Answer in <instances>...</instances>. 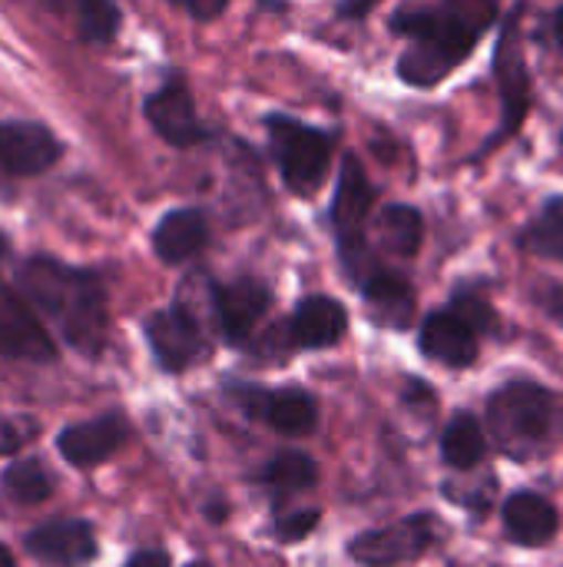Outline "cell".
I'll list each match as a JSON object with an SVG mask.
<instances>
[{"instance_id": "4", "label": "cell", "mask_w": 563, "mask_h": 567, "mask_svg": "<svg viewBox=\"0 0 563 567\" xmlns=\"http://www.w3.org/2000/svg\"><path fill=\"white\" fill-rule=\"evenodd\" d=\"M372 206H375V189H372L362 163L355 156H348L342 163L338 189L332 199V226L338 233V249H342L345 269L362 286L378 272V262L372 259V252L365 246V226H368Z\"/></svg>"}, {"instance_id": "9", "label": "cell", "mask_w": 563, "mask_h": 567, "mask_svg": "<svg viewBox=\"0 0 563 567\" xmlns=\"http://www.w3.org/2000/svg\"><path fill=\"white\" fill-rule=\"evenodd\" d=\"M27 551L53 567H80L96 558V538L93 528L80 518H56L27 535Z\"/></svg>"}, {"instance_id": "2", "label": "cell", "mask_w": 563, "mask_h": 567, "mask_svg": "<svg viewBox=\"0 0 563 567\" xmlns=\"http://www.w3.org/2000/svg\"><path fill=\"white\" fill-rule=\"evenodd\" d=\"M20 289L70 346L93 355L106 339V296L93 272L70 269L56 259H30L20 269Z\"/></svg>"}, {"instance_id": "35", "label": "cell", "mask_w": 563, "mask_h": 567, "mask_svg": "<svg viewBox=\"0 0 563 567\" xmlns=\"http://www.w3.org/2000/svg\"><path fill=\"white\" fill-rule=\"evenodd\" d=\"M186 567H209V565H202V561H192V565H186Z\"/></svg>"}, {"instance_id": "16", "label": "cell", "mask_w": 563, "mask_h": 567, "mask_svg": "<svg viewBox=\"0 0 563 567\" xmlns=\"http://www.w3.org/2000/svg\"><path fill=\"white\" fill-rule=\"evenodd\" d=\"M239 402L256 415H265V422L282 432V435H305L315 429L319 422V409L312 402L309 392L302 389H279V392H256V389H246L239 395Z\"/></svg>"}, {"instance_id": "13", "label": "cell", "mask_w": 563, "mask_h": 567, "mask_svg": "<svg viewBox=\"0 0 563 567\" xmlns=\"http://www.w3.org/2000/svg\"><path fill=\"white\" fill-rule=\"evenodd\" d=\"M146 120L173 146H196V143L206 140V130H202V123L196 116L192 96L179 80L166 83L163 90H156L146 100Z\"/></svg>"}, {"instance_id": "25", "label": "cell", "mask_w": 563, "mask_h": 567, "mask_svg": "<svg viewBox=\"0 0 563 567\" xmlns=\"http://www.w3.org/2000/svg\"><path fill=\"white\" fill-rule=\"evenodd\" d=\"M521 246L544 259H563V199H551L521 233Z\"/></svg>"}, {"instance_id": "30", "label": "cell", "mask_w": 563, "mask_h": 567, "mask_svg": "<svg viewBox=\"0 0 563 567\" xmlns=\"http://www.w3.org/2000/svg\"><path fill=\"white\" fill-rule=\"evenodd\" d=\"M378 3H382V0H345V3H342V13H345V17H365V13H372Z\"/></svg>"}, {"instance_id": "31", "label": "cell", "mask_w": 563, "mask_h": 567, "mask_svg": "<svg viewBox=\"0 0 563 567\" xmlns=\"http://www.w3.org/2000/svg\"><path fill=\"white\" fill-rule=\"evenodd\" d=\"M551 306H554V316H557V319H561V322H563V289H557V292H554Z\"/></svg>"}, {"instance_id": "12", "label": "cell", "mask_w": 563, "mask_h": 567, "mask_svg": "<svg viewBox=\"0 0 563 567\" xmlns=\"http://www.w3.org/2000/svg\"><path fill=\"white\" fill-rule=\"evenodd\" d=\"M498 83H501V96H504V126L498 130L494 143H501L504 136H511L521 126L524 110L531 103V73H528L524 53H521L518 20H511V27L501 37V47H498Z\"/></svg>"}, {"instance_id": "34", "label": "cell", "mask_w": 563, "mask_h": 567, "mask_svg": "<svg viewBox=\"0 0 563 567\" xmlns=\"http://www.w3.org/2000/svg\"><path fill=\"white\" fill-rule=\"evenodd\" d=\"M3 256H7V239L0 236V259H3Z\"/></svg>"}, {"instance_id": "20", "label": "cell", "mask_w": 563, "mask_h": 567, "mask_svg": "<svg viewBox=\"0 0 563 567\" xmlns=\"http://www.w3.org/2000/svg\"><path fill=\"white\" fill-rule=\"evenodd\" d=\"M362 289H365V299H368L372 312L378 316V322L408 326V319L415 312V296H411V286L402 276H392V272L378 269Z\"/></svg>"}, {"instance_id": "29", "label": "cell", "mask_w": 563, "mask_h": 567, "mask_svg": "<svg viewBox=\"0 0 563 567\" xmlns=\"http://www.w3.org/2000/svg\"><path fill=\"white\" fill-rule=\"evenodd\" d=\"M126 567H169V558L163 551H139L136 558H129Z\"/></svg>"}, {"instance_id": "18", "label": "cell", "mask_w": 563, "mask_h": 567, "mask_svg": "<svg viewBox=\"0 0 563 567\" xmlns=\"http://www.w3.org/2000/svg\"><path fill=\"white\" fill-rule=\"evenodd\" d=\"M345 329H348V316H345L342 302H335L329 296L302 299L292 316V339L302 349H329L345 336Z\"/></svg>"}, {"instance_id": "23", "label": "cell", "mask_w": 563, "mask_h": 567, "mask_svg": "<svg viewBox=\"0 0 563 567\" xmlns=\"http://www.w3.org/2000/svg\"><path fill=\"white\" fill-rule=\"evenodd\" d=\"M421 216L411 206H388L378 219H375V236L378 243L395 252V256H415L421 246Z\"/></svg>"}, {"instance_id": "8", "label": "cell", "mask_w": 563, "mask_h": 567, "mask_svg": "<svg viewBox=\"0 0 563 567\" xmlns=\"http://www.w3.org/2000/svg\"><path fill=\"white\" fill-rule=\"evenodd\" d=\"M146 339L166 372H183L202 355V329L196 316L186 306H173L166 312H156L146 322Z\"/></svg>"}, {"instance_id": "11", "label": "cell", "mask_w": 563, "mask_h": 567, "mask_svg": "<svg viewBox=\"0 0 563 567\" xmlns=\"http://www.w3.org/2000/svg\"><path fill=\"white\" fill-rule=\"evenodd\" d=\"M272 302V292L259 279H236L229 286L212 289V309L219 319V329L229 342H246L259 319L265 316Z\"/></svg>"}, {"instance_id": "7", "label": "cell", "mask_w": 563, "mask_h": 567, "mask_svg": "<svg viewBox=\"0 0 563 567\" xmlns=\"http://www.w3.org/2000/svg\"><path fill=\"white\" fill-rule=\"evenodd\" d=\"M53 342L37 319V309L23 292H13L0 279V359H30L46 362L53 359Z\"/></svg>"}, {"instance_id": "27", "label": "cell", "mask_w": 563, "mask_h": 567, "mask_svg": "<svg viewBox=\"0 0 563 567\" xmlns=\"http://www.w3.org/2000/svg\"><path fill=\"white\" fill-rule=\"evenodd\" d=\"M319 518H322V512H315V508L295 512V515H289V518L279 522V538L282 542H299V538H305L319 525Z\"/></svg>"}, {"instance_id": "19", "label": "cell", "mask_w": 563, "mask_h": 567, "mask_svg": "<svg viewBox=\"0 0 563 567\" xmlns=\"http://www.w3.org/2000/svg\"><path fill=\"white\" fill-rule=\"evenodd\" d=\"M557 512L534 492H518L504 505V528L518 545H548L557 535Z\"/></svg>"}, {"instance_id": "10", "label": "cell", "mask_w": 563, "mask_h": 567, "mask_svg": "<svg viewBox=\"0 0 563 567\" xmlns=\"http://www.w3.org/2000/svg\"><path fill=\"white\" fill-rule=\"evenodd\" d=\"M60 156L56 136L40 123H0V166L13 176H37Z\"/></svg>"}, {"instance_id": "5", "label": "cell", "mask_w": 563, "mask_h": 567, "mask_svg": "<svg viewBox=\"0 0 563 567\" xmlns=\"http://www.w3.org/2000/svg\"><path fill=\"white\" fill-rule=\"evenodd\" d=\"M269 140H272V153L279 163L282 179L289 183V189L309 196L322 186L325 173H329V159H332V136L325 130L305 126L292 116H269Z\"/></svg>"}, {"instance_id": "3", "label": "cell", "mask_w": 563, "mask_h": 567, "mask_svg": "<svg viewBox=\"0 0 563 567\" xmlns=\"http://www.w3.org/2000/svg\"><path fill=\"white\" fill-rule=\"evenodd\" d=\"M488 422L501 449L514 458H531L541 452L554 432L557 409L551 392L541 385H504L491 405H488Z\"/></svg>"}, {"instance_id": "24", "label": "cell", "mask_w": 563, "mask_h": 567, "mask_svg": "<svg viewBox=\"0 0 563 567\" xmlns=\"http://www.w3.org/2000/svg\"><path fill=\"white\" fill-rule=\"evenodd\" d=\"M0 485L7 492V498L17 505H40L50 498V488H53L50 475L43 472V465L37 458H20V462L7 465Z\"/></svg>"}, {"instance_id": "26", "label": "cell", "mask_w": 563, "mask_h": 567, "mask_svg": "<svg viewBox=\"0 0 563 567\" xmlns=\"http://www.w3.org/2000/svg\"><path fill=\"white\" fill-rule=\"evenodd\" d=\"M315 478H319V468L302 452H279L265 465V482L279 492H302V488L315 485Z\"/></svg>"}, {"instance_id": "1", "label": "cell", "mask_w": 563, "mask_h": 567, "mask_svg": "<svg viewBox=\"0 0 563 567\" xmlns=\"http://www.w3.org/2000/svg\"><path fill=\"white\" fill-rule=\"evenodd\" d=\"M498 13V0H441L431 10H402L392 17V30L408 37V50L398 60V76L411 86L441 83L478 47Z\"/></svg>"}, {"instance_id": "15", "label": "cell", "mask_w": 563, "mask_h": 567, "mask_svg": "<svg viewBox=\"0 0 563 567\" xmlns=\"http://www.w3.org/2000/svg\"><path fill=\"white\" fill-rule=\"evenodd\" d=\"M478 329L465 322L455 309L435 312L421 326V352L441 365L465 369L478 359Z\"/></svg>"}, {"instance_id": "17", "label": "cell", "mask_w": 563, "mask_h": 567, "mask_svg": "<svg viewBox=\"0 0 563 567\" xmlns=\"http://www.w3.org/2000/svg\"><path fill=\"white\" fill-rule=\"evenodd\" d=\"M209 243V223L199 209H173L153 233V249L163 262L179 266L199 256Z\"/></svg>"}, {"instance_id": "6", "label": "cell", "mask_w": 563, "mask_h": 567, "mask_svg": "<svg viewBox=\"0 0 563 567\" xmlns=\"http://www.w3.org/2000/svg\"><path fill=\"white\" fill-rule=\"evenodd\" d=\"M438 522L431 515H415L405 518L398 525L378 528V532H365L352 542V558L368 567H388L402 565V561H415L418 555H425L435 538H438Z\"/></svg>"}, {"instance_id": "14", "label": "cell", "mask_w": 563, "mask_h": 567, "mask_svg": "<svg viewBox=\"0 0 563 567\" xmlns=\"http://www.w3.org/2000/svg\"><path fill=\"white\" fill-rule=\"evenodd\" d=\"M126 435H129V429L119 415H103V419L63 429L56 439V449L70 465L90 468V465H100L110 455H116L123 449Z\"/></svg>"}, {"instance_id": "33", "label": "cell", "mask_w": 563, "mask_h": 567, "mask_svg": "<svg viewBox=\"0 0 563 567\" xmlns=\"http://www.w3.org/2000/svg\"><path fill=\"white\" fill-rule=\"evenodd\" d=\"M554 30H557V40H561L563 47V7L557 10V17H554Z\"/></svg>"}, {"instance_id": "28", "label": "cell", "mask_w": 563, "mask_h": 567, "mask_svg": "<svg viewBox=\"0 0 563 567\" xmlns=\"http://www.w3.org/2000/svg\"><path fill=\"white\" fill-rule=\"evenodd\" d=\"M169 3H176L179 10H186L196 20H216L226 10L229 0H169Z\"/></svg>"}, {"instance_id": "22", "label": "cell", "mask_w": 563, "mask_h": 567, "mask_svg": "<svg viewBox=\"0 0 563 567\" xmlns=\"http://www.w3.org/2000/svg\"><path fill=\"white\" fill-rule=\"evenodd\" d=\"M484 449H488L484 432H481L475 415L461 412L448 422V429L441 435V455L451 468H461V472L475 468L484 458Z\"/></svg>"}, {"instance_id": "32", "label": "cell", "mask_w": 563, "mask_h": 567, "mask_svg": "<svg viewBox=\"0 0 563 567\" xmlns=\"http://www.w3.org/2000/svg\"><path fill=\"white\" fill-rule=\"evenodd\" d=\"M0 567H17V561H13V555H10L7 545H0Z\"/></svg>"}, {"instance_id": "21", "label": "cell", "mask_w": 563, "mask_h": 567, "mask_svg": "<svg viewBox=\"0 0 563 567\" xmlns=\"http://www.w3.org/2000/svg\"><path fill=\"white\" fill-rule=\"evenodd\" d=\"M53 10L73 20L76 33L90 43H106L116 37L119 7L113 0H46Z\"/></svg>"}]
</instances>
